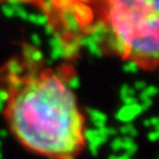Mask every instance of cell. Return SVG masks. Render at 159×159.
Returning <instances> with one entry per match:
<instances>
[{"label": "cell", "mask_w": 159, "mask_h": 159, "mask_svg": "<svg viewBox=\"0 0 159 159\" xmlns=\"http://www.w3.org/2000/svg\"><path fill=\"white\" fill-rule=\"evenodd\" d=\"M144 92H145L150 98H152V97L157 96L159 93V89L156 85H148V86H146V89L144 90Z\"/></svg>", "instance_id": "cell-8"}, {"label": "cell", "mask_w": 159, "mask_h": 159, "mask_svg": "<svg viewBox=\"0 0 159 159\" xmlns=\"http://www.w3.org/2000/svg\"><path fill=\"white\" fill-rule=\"evenodd\" d=\"M143 112H144V110L139 102L133 104V105H124L117 112L116 118L124 124H131V121L138 118Z\"/></svg>", "instance_id": "cell-3"}, {"label": "cell", "mask_w": 159, "mask_h": 159, "mask_svg": "<svg viewBox=\"0 0 159 159\" xmlns=\"http://www.w3.org/2000/svg\"><path fill=\"white\" fill-rule=\"evenodd\" d=\"M112 148H113V150H119V148H123V139L121 138L114 139L113 143H112Z\"/></svg>", "instance_id": "cell-12"}, {"label": "cell", "mask_w": 159, "mask_h": 159, "mask_svg": "<svg viewBox=\"0 0 159 159\" xmlns=\"http://www.w3.org/2000/svg\"><path fill=\"white\" fill-rule=\"evenodd\" d=\"M148 139L150 140V142H157V140H159V133L156 130L148 132Z\"/></svg>", "instance_id": "cell-11"}, {"label": "cell", "mask_w": 159, "mask_h": 159, "mask_svg": "<svg viewBox=\"0 0 159 159\" xmlns=\"http://www.w3.org/2000/svg\"><path fill=\"white\" fill-rule=\"evenodd\" d=\"M146 86H148V84H146L144 80H137L136 83L133 84V89H134L136 91L143 92L146 89Z\"/></svg>", "instance_id": "cell-9"}, {"label": "cell", "mask_w": 159, "mask_h": 159, "mask_svg": "<svg viewBox=\"0 0 159 159\" xmlns=\"http://www.w3.org/2000/svg\"><path fill=\"white\" fill-rule=\"evenodd\" d=\"M120 97H121V99L123 98H127V97H136V90L133 87L129 86L127 84L123 85L121 89H120Z\"/></svg>", "instance_id": "cell-7"}, {"label": "cell", "mask_w": 159, "mask_h": 159, "mask_svg": "<svg viewBox=\"0 0 159 159\" xmlns=\"http://www.w3.org/2000/svg\"><path fill=\"white\" fill-rule=\"evenodd\" d=\"M111 50L140 66L159 64V0H106Z\"/></svg>", "instance_id": "cell-2"}, {"label": "cell", "mask_w": 159, "mask_h": 159, "mask_svg": "<svg viewBox=\"0 0 159 159\" xmlns=\"http://www.w3.org/2000/svg\"><path fill=\"white\" fill-rule=\"evenodd\" d=\"M107 132H110V133H111V134H117V130H114V129H110V130L107 131Z\"/></svg>", "instance_id": "cell-16"}, {"label": "cell", "mask_w": 159, "mask_h": 159, "mask_svg": "<svg viewBox=\"0 0 159 159\" xmlns=\"http://www.w3.org/2000/svg\"><path fill=\"white\" fill-rule=\"evenodd\" d=\"M140 105H142V107L144 111H146V110H148V108L152 106V104H153V102H152V99H148V100H145V102H139Z\"/></svg>", "instance_id": "cell-13"}, {"label": "cell", "mask_w": 159, "mask_h": 159, "mask_svg": "<svg viewBox=\"0 0 159 159\" xmlns=\"http://www.w3.org/2000/svg\"><path fill=\"white\" fill-rule=\"evenodd\" d=\"M4 117L13 138L46 159H75L87 142L73 87L51 68L14 81L7 92Z\"/></svg>", "instance_id": "cell-1"}, {"label": "cell", "mask_w": 159, "mask_h": 159, "mask_svg": "<svg viewBox=\"0 0 159 159\" xmlns=\"http://www.w3.org/2000/svg\"><path fill=\"white\" fill-rule=\"evenodd\" d=\"M143 125L145 127H151V123H150V119H144L143 120Z\"/></svg>", "instance_id": "cell-15"}, {"label": "cell", "mask_w": 159, "mask_h": 159, "mask_svg": "<svg viewBox=\"0 0 159 159\" xmlns=\"http://www.w3.org/2000/svg\"><path fill=\"white\" fill-rule=\"evenodd\" d=\"M123 148H125L126 150V154H131L136 153L137 151V145L136 143L133 142V139L130 138V137H125V138H123Z\"/></svg>", "instance_id": "cell-4"}, {"label": "cell", "mask_w": 159, "mask_h": 159, "mask_svg": "<svg viewBox=\"0 0 159 159\" xmlns=\"http://www.w3.org/2000/svg\"><path fill=\"white\" fill-rule=\"evenodd\" d=\"M154 130H156V131H157V132H158V133H159V126H158V127H156Z\"/></svg>", "instance_id": "cell-17"}, {"label": "cell", "mask_w": 159, "mask_h": 159, "mask_svg": "<svg viewBox=\"0 0 159 159\" xmlns=\"http://www.w3.org/2000/svg\"><path fill=\"white\" fill-rule=\"evenodd\" d=\"M121 100L124 102V105H133V104L139 102L136 97H127V98H123Z\"/></svg>", "instance_id": "cell-10"}, {"label": "cell", "mask_w": 159, "mask_h": 159, "mask_svg": "<svg viewBox=\"0 0 159 159\" xmlns=\"http://www.w3.org/2000/svg\"><path fill=\"white\" fill-rule=\"evenodd\" d=\"M119 131L121 134H124L125 137H130L132 139L134 137L138 136V130L132 124H125V125H123L119 129Z\"/></svg>", "instance_id": "cell-5"}, {"label": "cell", "mask_w": 159, "mask_h": 159, "mask_svg": "<svg viewBox=\"0 0 159 159\" xmlns=\"http://www.w3.org/2000/svg\"><path fill=\"white\" fill-rule=\"evenodd\" d=\"M150 123H151V126L152 127H158L159 126V117H152V118H150Z\"/></svg>", "instance_id": "cell-14"}, {"label": "cell", "mask_w": 159, "mask_h": 159, "mask_svg": "<svg viewBox=\"0 0 159 159\" xmlns=\"http://www.w3.org/2000/svg\"><path fill=\"white\" fill-rule=\"evenodd\" d=\"M139 68H140L139 63L136 61V60H131V59L126 60V63L123 66V70L126 73H137L139 71Z\"/></svg>", "instance_id": "cell-6"}]
</instances>
